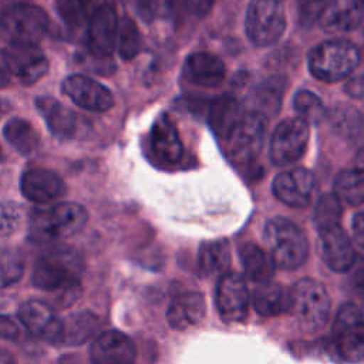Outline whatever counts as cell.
<instances>
[{
  "label": "cell",
  "instance_id": "cell-1",
  "mask_svg": "<svg viewBox=\"0 0 364 364\" xmlns=\"http://www.w3.org/2000/svg\"><path fill=\"white\" fill-rule=\"evenodd\" d=\"M82 270V256L73 246L53 243L36 259L31 272V283L40 290L53 291L64 284L80 282Z\"/></svg>",
  "mask_w": 364,
  "mask_h": 364
},
{
  "label": "cell",
  "instance_id": "cell-2",
  "mask_svg": "<svg viewBox=\"0 0 364 364\" xmlns=\"http://www.w3.org/2000/svg\"><path fill=\"white\" fill-rule=\"evenodd\" d=\"M85 208L75 202H60L48 209L36 210L28 223V239L34 243H51L78 233L87 223Z\"/></svg>",
  "mask_w": 364,
  "mask_h": 364
},
{
  "label": "cell",
  "instance_id": "cell-3",
  "mask_svg": "<svg viewBox=\"0 0 364 364\" xmlns=\"http://www.w3.org/2000/svg\"><path fill=\"white\" fill-rule=\"evenodd\" d=\"M264 242L274 267L294 270L309 257V240L304 232L286 218H273L266 223Z\"/></svg>",
  "mask_w": 364,
  "mask_h": 364
},
{
  "label": "cell",
  "instance_id": "cell-4",
  "mask_svg": "<svg viewBox=\"0 0 364 364\" xmlns=\"http://www.w3.org/2000/svg\"><path fill=\"white\" fill-rule=\"evenodd\" d=\"M48 30L46 11L34 4H14L0 13V40L7 46H37Z\"/></svg>",
  "mask_w": 364,
  "mask_h": 364
},
{
  "label": "cell",
  "instance_id": "cell-5",
  "mask_svg": "<svg viewBox=\"0 0 364 364\" xmlns=\"http://www.w3.org/2000/svg\"><path fill=\"white\" fill-rule=\"evenodd\" d=\"M360 61L358 48L348 40H328L316 46L309 54V70L313 77L336 82L350 75Z\"/></svg>",
  "mask_w": 364,
  "mask_h": 364
},
{
  "label": "cell",
  "instance_id": "cell-6",
  "mask_svg": "<svg viewBox=\"0 0 364 364\" xmlns=\"http://www.w3.org/2000/svg\"><path fill=\"white\" fill-rule=\"evenodd\" d=\"M290 311L303 330H320L330 314V297L324 286L309 277L297 280L290 287Z\"/></svg>",
  "mask_w": 364,
  "mask_h": 364
},
{
  "label": "cell",
  "instance_id": "cell-7",
  "mask_svg": "<svg viewBox=\"0 0 364 364\" xmlns=\"http://www.w3.org/2000/svg\"><path fill=\"white\" fill-rule=\"evenodd\" d=\"M264 135L266 118L256 111L245 114L223 139L228 156L237 165L253 162L263 148Z\"/></svg>",
  "mask_w": 364,
  "mask_h": 364
},
{
  "label": "cell",
  "instance_id": "cell-8",
  "mask_svg": "<svg viewBox=\"0 0 364 364\" xmlns=\"http://www.w3.org/2000/svg\"><path fill=\"white\" fill-rule=\"evenodd\" d=\"M334 346L346 361L364 358V314L354 303H343L333 323Z\"/></svg>",
  "mask_w": 364,
  "mask_h": 364
},
{
  "label": "cell",
  "instance_id": "cell-9",
  "mask_svg": "<svg viewBox=\"0 0 364 364\" xmlns=\"http://www.w3.org/2000/svg\"><path fill=\"white\" fill-rule=\"evenodd\" d=\"M246 34L259 47L276 43L284 33L286 16L282 1L253 0L246 14Z\"/></svg>",
  "mask_w": 364,
  "mask_h": 364
},
{
  "label": "cell",
  "instance_id": "cell-10",
  "mask_svg": "<svg viewBox=\"0 0 364 364\" xmlns=\"http://www.w3.org/2000/svg\"><path fill=\"white\" fill-rule=\"evenodd\" d=\"M309 125L297 118L283 119L274 129L270 139V158L279 166L297 162L309 142Z\"/></svg>",
  "mask_w": 364,
  "mask_h": 364
},
{
  "label": "cell",
  "instance_id": "cell-11",
  "mask_svg": "<svg viewBox=\"0 0 364 364\" xmlns=\"http://www.w3.org/2000/svg\"><path fill=\"white\" fill-rule=\"evenodd\" d=\"M215 303L222 320L228 323H239L247 317L250 306V293L242 274L228 272L220 276Z\"/></svg>",
  "mask_w": 364,
  "mask_h": 364
},
{
  "label": "cell",
  "instance_id": "cell-12",
  "mask_svg": "<svg viewBox=\"0 0 364 364\" xmlns=\"http://www.w3.org/2000/svg\"><path fill=\"white\" fill-rule=\"evenodd\" d=\"M4 68L23 85H31L48 71V61L37 46H7L1 51Z\"/></svg>",
  "mask_w": 364,
  "mask_h": 364
},
{
  "label": "cell",
  "instance_id": "cell-13",
  "mask_svg": "<svg viewBox=\"0 0 364 364\" xmlns=\"http://www.w3.org/2000/svg\"><path fill=\"white\" fill-rule=\"evenodd\" d=\"M63 92L80 108L92 112H105L114 105L112 92L97 80L74 74L63 81Z\"/></svg>",
  "mask_w": 364,
  "mask_h": 364
},
{
  "label": "cell",
  "instance_id": "cell-14",
  "mask_svg": "<svg viewBox=\"0 0 364 364\" xmlns=\"http://www.w3.org/2000/svg\"><path fill=\"white\" fill-rule=\"evenodd\" d=\"M18 320L33 336L60 346L63 320L57 317L50 304L40 300H28L20 306Z\"/></svg>",
  "mask_w": 364,
  "mask_h": 364
},
{
  "label": "cell",
  "instance_id": "cell-15",
  "mask_svg": "<svg viewBox=\"0 0 364 364\" xmlns=\"http://www.w3.org/2000/svg\"><path fill=\"white\" fill-rule=\"evenodd\" d=\"M118 17L114 7L104 4L100 6L90 23H88V50L90 54L98 60L108 58L115 46L118 38Z\"/></svg>",
  "mask_w": 364,
  "mask_h": 364
},
{
  "label": "cell",
  "instance_id": "cell-16",
  "mask_svg": "<svg viewBox=\"0 0 364 364\" xmlns=\"http://www.w3.org/2000/svg\"><path fill=\"white\" fill-rule=\"evenodd\" d=\"M272 188L280 202L293 208H303L309 205L316 191V179L310 171L294 168L276 175Z\"/></svg>",
  "mask_w": 364,
  "mask_h": 364
},
{
  "label": "cell",
  "instance_id": "cell-17",
  "mask_svg": "<svg viewBox=\"0 0 364 364\" xmlns=\"http://www.w3.org/2000/svg\"><path fill=\"white\" fill-rule=\"evenodd\" d=\"M135 357L134 341L119 330L101 333L90 348L91 364H131Z\"/></svg>",
  "mask_w": 364,
  "mask_h": 364
},
{
  "label": "cell",
  "instance_id": "cell-18",
  "mask_svg": "<svg viewBox=\"0 0 364 364\" xmlns=\"http://www.w3.org/2000/svg\"><path fill=\"white\" fill-rule=\"evenodd\" d=\"M20 191L26 199L34 203H48L63 198L67 192L65 182L53 171L30 168L20 178Z\"/></svg>",
  "mask_w": 364,
  "mask_h": 364
},
{
  "label": "cell",
  "instance_id": "cell-19",
  "mask_svg": "<svg viewBox=\"0 0 364 364\" xmlns=\"http://www.w3.org/2000/svg\"><path fill=\"white\" fill-rule=\"evenodd\" d=\"M318 252L323 262L337 273L347 272L355 260V250L340 225L318 232Z\"/></svg>",
  "mask_w": 364,
  "mask_h": 364
},
{
  "label": "cell",
  "instance_id": "cell-20",
  "mask_svg": "<svg viewBox=\"0 0 364 364\" xmlns=\"http://www.w3.org/2000/svg\"><path fill=\"white\" fill-rule=\"evenodd\" d=\"M34 105L54 136L61 139L77 136L80 131L78 117L58 100L41 95L36 98Z\"/></svg>",
  "mask_w": 364,
  "mask_h": 364
},
{
  "label": "cell",
  "instance_id": "cell-21",
  "mask_svg": "<svg viewBox=\"0 0 364 364\" xmlns=\"http://www.w3.org/2000/svg\"><path fill=\"white\" fill-rule=\"evenodd\" d=\"M149 145L155 159L161 164H176L183 155V145L176 127L168 115H161L152 125Z\"/></svg>",
  "mask_w": 364,
  "mask_h": 364
},
{
  "label": "cell",
  "instance_id": "cell-22",
  "mask_svg": "<svg viewBox=\"0 0 364 364\" xmlns=\"http://www.w3.org/2000/svg\"><path fill=\"white\" fill-rule=\"evenodd\" d=\"M364 17V7L358 0H328L318 17L323 30L343 33L357 28Z\"/></svg>",
  "mask_w": 364,
  "mask_h": 364
},
{
  "label": "cell",
  "instance_id": "cell-23",
  "mask_svg": "<svg viewBox=\"0 0 364 364\" xmlns=\"http://www.w3.org/2000/svg\"><path fill=\"white\" fill-rule=\"evenodd\" d=\"M206 313V301L199 291L178 294L166 310V320L175 330H186L196 326Z\"/></svg>",
  "mask_w": 364,
  "mask_h": 364
},
{
  "label": "cell",
  "instance_id": "cell-24",
  "mask_svg": "<svg viewBox=\"0 0 364 364\" xmlns=\"http://www.w3.org/2000/svg\"><path fill=\"white\" fill-rule=\"evenodd\" d=\"M250 303L260 316L273 317L283 314L290 311V287L270 280L259 283L250 296Z\"/></svg>",
  "mask_w": 364,
  "mask_h": 364
},
{
  "label": "cell",
  "instance_id": "cell-25",
  "mask_svg": "<svg viewBox=\"0 0 364 364\" xmlns=\"http://www.w3.org/2000/svg\"><path fill=\"white\" fill-rule=\"evenodd\" d=\"M185 71L189 81L202 87L219 85L226 73L222 60L209 53L191 54L186 60Z\"/></svg>",
  "mask_w": 364,
  "mask_h": 364
},
{
  "label": "cell",
  "instance_id": "cell-26",
  "mask_svg": "<svg viewBox=\"0 0 364 364\" xmlns=\"http://www.w3.org/2000/svg\"><path fill=\"white\" fill-rule=\"evenodd\" d=\"M100 328V317L90 310H80L63 320V336L60 346H80L88 341Z\"/></svg>",
  "mask_w": 364,
  "mask_h": 364
},
{
  "label": "cell",
  "instance_id": "cell-27",
  "mask_svg": "<svg viewBox=\"0 0 364 364\" xmlns=\"http://www.w3.org/2000/svg\"><path fill=\"white\" fill-rule=\"evenodd\" d=\"M245 115L239 101L229 94L215 98L209 107V125L213 132L225 139L235 124Z\"/></svg>",
  "mask_w": 364,
  "mask_h": 364
},
{
  "label": "cell",
  "instance_id": "cell-28",
  "mask_svg": "<svg viewBox=\"0 0 364 364\" xmlns=\"http://www.w3.org/2000/svg\"><path fill=\"white\" fill-rule=\"evenodd\" d=\"M239 260L245 274L256 284L269 282L274 272V264L269 255L255 243H242L239 246Z\"/></svg>",
  "mask_w": 364,
  "mask_h": 364
},
{
  "label": "cell",
  "instance_id": "cell-29",
  "mask_svg": "<svg viewBox=\"0 0 364 364\" xmlns=\"http://www.w3.org/2000/svg\"><path fill=\"white\" fill-rule=\"evenodd\" d=\"M230 266V247L225 239L200 245L198 252V269L202 274H225Z\"/></svg>",
  "mask_w": 364,
  "mask_h": 364
},
{
  "label": "cell",
  "instance_id": "cell-30",
  "mask_svg": "<svg viewBox=\"0 0 364 364\" xmlns=\"http://www.w3.org/2000/svg\"><path fill=\"white\" fill-rule=\"evenodd\" d=\"M3 136L21 155H30L40 146V135L24 118L14 117L3 127Z\"/></svg>",
  "mask_w": 364,
  "mask_h": 364
},
{
  "label": "cell",
  "instance_id": "cell-31",
  "mask_svg": "<svg viewBox=\"0 0 364 364\" xmlns=\"http://www.w3.org/2000/svg\"><path fill=\"white\" fill-rule=\"evenodd\" d=\"M334 195L347 205H364V173L355 169L341 171L334 181Z\"/></svg>",
  "mask_w": 364,
  "mask_h": 364
},
{
  "label": "cell",
  "instance_id": "cell-32",
  "mask_svg": "<svg viewBox=\"0 0 364 364\" xmlns=\"http://www.w3.org/2000/svg\"><path fill=\"white\" fill-rule=\"evenodd\" d=\"M284 87L286 80L283 77H272L263 81L255 92V102L257 107L256 112L262 114L264 118L276 115L280 109Z\"/></svg>",
  "mask_w": 364,
  "mask_h": 364
},
{
  "label": "cell",
  "instance_id": "cell-33",
  "mask_svg": "<svg viewBox=\"0 0 364 364\" xmlns=\"http://www.w3.org/2000/svg\"><path fill=\"white\" fill-rule=\"evenodd\" d=\"M24 273V257L17 247H0V289L21 279Z\"/></svg>",
  "mask_w": 364,
  "mask_h": 364
},
{
  "label": "cell",
  "instance_id": "cell-34",
  "mask_svg": "<svg viewBox=\"0 0 364 364\" xmlns=\"http://www.w3.org/2000/svg\"><path fill=\"white\" fill-rule=\"evenodd\" d=\"M118 53L122 60H132L141 50V33L131 17H122L118 26Z\"/></svg>",
  "mask_w": 364,
  "mask_h": 364
},
{
  "label": "cell",
  "instance_id": "cell-35",
  "mask_svg": "<svg viewBox=\"0 0 364 364\" xmlns=\"http://www.w3.org/2000/svg\"><path fill=\"white\" fill-rule=\"evenodd\" d=\"M87 0H55V9L67 28L81 31L88 21Z\"/></svg>",
  "mask_w": 364,
  "mask_h": 364
},
{
  "label": "cell",
  "instance_id": "cell-36",
  "mask_svg": "<svg viewBox=\"0 0 364 364\" xmlns=\"http://www.w3.org/2000/svg\"><path fill=\"white\" fill-rule=\"evenodd\" d=\"M293 107L300 119L307 125L318 124L324 118V105L321 100L311 91L301 90L294 95Z\"/></svg>",
  "mask_w": 364,
  "mask_h": 364
},
{
  "label": "cell",
  "instance_id": "cell-37",
  "mask_svg": "<svg viewBox=\"0 0 364 364\" xmlns=\"http://www.w3.org/2000/svg\"><path fill=\"white\" fill-rule=\"evenodd\" d=\"M341 218V205L336 195L326 193L323 195L314 208L313 220L318 232L326 230L328 228L337 226Z\"/></svg>",
  "mask_w": 364,
  "mask_h": 364
},
{
  "label": "cell",
  "instance_id": "cell-38",
  "mask_svg": "<svg viewBox=\"0 0 364 364\" xmlns=\"http://www.w3.org/2000/svg\"><path fill=\"white\" fill-rule=\"evenodd\" d=\"M23 208L16 202L0 203V237L14 235L23 223Z\"/></svg>",
  "mask_w": 364,
  "mask_h": 364
},
{
  "label": "cell",
  "instance_id": "cell-39",
  "mask_svg": "<svg viewBox=\"0 0 364 364\" xmlns=\"http://www.w3.org/2000/svg\"><path fill=\"white\" fill-rule=\"evenodd\" d=\"M50 293L53 294L51 304L55 309H67L80 299V296L82 293V287H81L80 282H73V283L64 284Z\"/></svg>",
  "mask_w": 364,
  "mask_h": 364
},
{
  "label": "cell",
  "instance_id": "cell-40",
  "mask_svg": "<svg viewBox=\"0 0 364 364\" xmlns=\"http://www.w3.org/2000/svg\"><path fill=\"white\" fill-rule=\"evenodd\" d=\"M296 1H297L300 24H303L304 27H309L316 20H318L327 3L326 0H296Z\"/></svg>",
  "mask_w": 364,
  "mask_h": 364
},
{
  "label": "cell",
  "instance_id": "cell-41",
  "mask_svg": "<svg viewBox=\"0 0 364 364\" xmlns=\"http://www.w3.org/2000/svg\"><path fill=\"white\" fill-rule=\"evenodd\" d=\"M348 272L350 286L360 294H364V257H355Z\"/></svg>",
  "mask_w": 364,
  "mask_h": 364
},
{
  "label": "cell",
  "instance_id": "cell-42",
  "mask_svg": "<svg viewBox=\"0 0 364 364\" xmlns=\"http://www.w3.org/2000/svg\"><path fill=\"white\" fill-rule=\"evenodd\" d=\"M135 10L138 13V16L149 23L155 18L156 13H158V7H159V0H132Z\"/></svg>",
  "mask_w": 364,
  "mask_h": 364
},
{
  "label": "cell",
  "instance_id": "cell-43",
  "mask_svg": "<svg viewBox=\"0 0 364 364\" xmlns=\"http://www.w3.org/2000/svg\"><path fill=\"white\" fill-rule=\"evenodd\" d=\"M18 336V326L7 316H0V338L14 340Z\"/></svg>",
  "mask_w": 364,
  "mask_h": 364
},
{
  "label": "cell",
  "instance_id": "cell-44",
  "mask_svg": "<svg viewBox=\"0 0 364 364\" xmlns=\"http://www.w3.org/2000/svg\"><path fill=\"white\" fill-rule=\"evenodd\" d=\"M213 1L215 0H185L189 11L192 14H195L196 17L206 16L210 11V9H212Z\"/></svg>",
  "mask_w": 364,
  "mask_h": 364
},
{
  "label": "cell",
  "instance_id": "cell-45",
  "mask_svg": "<svg viewBox=\"0 0 364 364\" xmlns=\"http://www.w3.org/2000/svg\"><path fill=\"white\" fill-rule=\"evenodd\" d=\"M351 228H353V235L357 245L364 249V210L354 215Z\"/></svg>",
  "mask_w": 364,
  "mask_h": 364
},
{
  "label": "cell",
  "instance_id": "cell-46",
  "mask_svg": "<svg viewBox=\"0 0 364 364\" xmlns=\"http://www.w3.org/2000/svg\"><path fill=\"white\" fill-rule=\"evenodd\" d=\"M0 364H17L14 355L6 348H0Z\"/></svg>",
  "mask_w": 364,
  "mask_h": 364
},
{
  "label": "cell",
  "instance_id": "cell-47",
  "mask_svg": "<svg viewBox=\"0 0 364 364\" xmlns=\"http://www.w3.org/2000/svg\"><path fill=\"white\" fill-rule=\"evenodd\" d=\"M11 109V104L9 100L0 97V118H3Z\"/></svg>",
  "mask_w": 364,
  "mask_h": 364
},
{
  "label": "cell",
  "instance_id": "cell-48",
  "mask_svg": "<svg viewBox=\"0 0 364 364\" xmlns=\"http://www.w3.org/2000/svg\"><path fill=\"white\" fill-rule=\"evenodd\" d=\"M9 75H7V73L3 70V68H0V90L1 88H6L7 85H9Z\"/></svg>",
  "mask_w": 364,
  "mask_h": 364
},
{
  "label": "cell",
  "instance_id": "cell-49",
  "mask_svg": "<svg viewBox=\"0 0 364 364\" xmlns=\"http://www.w3.org/2000/svg\"><path fill=\"white\" fill-rule=\"evenodd\" d=\"M361 4H363V7H364V0H358Z\"/></svg>",
  "mask_w": 364,
  "mask_h": 364
},
{
  "label": "cell",
  "instance_id": "cell-50",
  "mask_svg": "<svg viewBox=\"0 0 364 364\" xmlns=\"http://www.w3.org/2000/svg\"><path fill=\"white\" fill-rule=\"evenodd\" d=\"M363 314H364V310H363Z\"/></svg>",
  "mask_w": 364,
  "mask_h": 364
},
{
  "label": "cell",
  "instance_id": "cell-51",
  "mask_svg": "<svg viewBox=\"0 0 364 364\" xmlns=\"http://www.w3.org/2000/svg\"><path fill=\"white\" fill-rule=\"evenodd\" d=\"M277 1H282V0H277Z\"/></svg>",
  "mask_w": 364,
  "mask_h": 364
},
{
  "label": "cell",
  "instance_id": "cell-52",
  "mask_svg": "<svg viewBox=\"0 0 364 364\" xmlns=\"http://www.w3.org/2000/svg\"><path fill=\"white\" fill-rule=\"evenodd\" d=\"M131 364H134V363H131Z\"/></svg>",
  "mask_w": 364,
  "mask_h": 364
}]
</instances>
